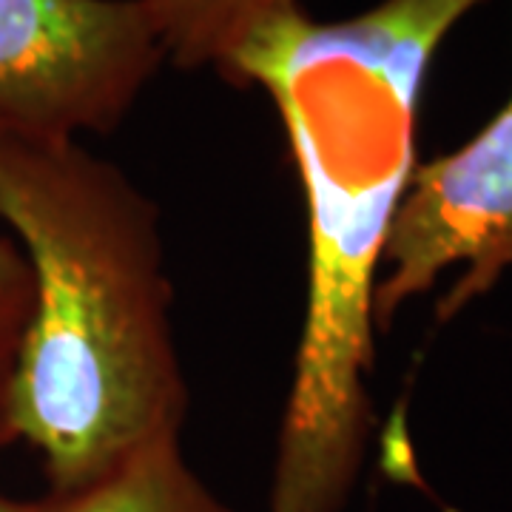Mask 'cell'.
Segmentation results:
<instances>
[{
    "label": "cell",
    "instance_id": "cell-1",
    "mask_svg": "<svg viewBox=\"0 0 512 512\" xmlns=\"http://www.w3.org/2000/svg\"><path fill=\"white\" fill-rule=\"evenodd\" d=\"M490 0H379L342 20L276 15L220 72L262 89L308 211V305L276 447L271 512H339L373 430V291L419 165L424 80L444 40Z\"/></svg>",
    "mask_w": 512,
    "mask_h": 512
},
{
    "label": "cell",
    "instance_id": "cell-2",
    "mask_svg": "<svg viewBox=\"0 0 512 512\" xmlns=\"http://www.w3.org/2000/svg\"><path fill=\"white\" fill-rule=\"evenodd\" d=\"M0 222L35 288L9 373L12 424L43 458L49 493L180 436L188 382L157 202L77 140L0 137Z\"/></svg>",
    "mask_w": 512,
    "mask_h": 512
},
{
    "label": "cell",
    "instance_id": "cell-3",
    "mask_svg": "<svg viewBox=\"0 0 512 512\" xmlns=\"http://www.w3.org/2000/svg\"><path fill=\"white\" fill-rule=\"evenodd\" d=\"M163 63L143 0H0V137L109 134Z\"/></svg>",
    "mask_w": 512,
    "mask_h": 512
},
{
    "label": "cell",
    "instance_id": "cell-4",
    "mask_svg": "<svg viewBox=\"0 0 512 512\" xmlns=\"http://www.w3.org/2000/svg\"><path fill=\"white\" fill-rule=\"evenodd\" d=\"M461 268L436 305L444 325L512 268V97L464 146L419 163L390 225L373 291V325L387 330L439 276Z\"/></svg>",
    "mask_w": 512,
    "mask_h": 512
},
{
    "label": "cell",
    "instance_id": "cell-5",
    "mask_svg": "<svg viewBox=\"0 0 512 512\" xmlns=\"http://www.w3.org/2000/svg\"><path fill=\"white\" fill-rule=\"evenodd\" d=\"M35 512H234L185 464L180 436H160L103 476L49 493Z\"/></svg>",
    "mask_w": 512,
    "mask_h": 512
},
{
    "label": "cell",
    "instance_id": "cell-6",
    "mask_svg": "<svg viewBox=\"0 0 512 512\" xmlns=\"http://www.w3.org/2000/svg\"><path fill=\"white\" fill-rule=\"evenodd\" d=\"M296 6L302 0H143L165 60L183 72L217 74L256 29Z\"/></svg>",
    "mask_w": 512,
    "mask_h": 512
},
{
    "label": "cell",
    "instance_id": "cell-7",
    "mask_svg": "<svg viewBox=\"0 0 512 512\" xmlns=\"http://www.w3.org/2000/svg\"><path fill=\"white\" fill-rule=\"evenodd\" d=\"M32 271L15 239L0 237V362H12L32 316Z\"/></svg>",
    "mask_w": 512,
    "mask_h": 512
},
{
    "label": "cell",
    "instance_id": "cell-8",
    "mask_svg": "<svg viewBox=\"0 0 512 512\" xmlns=\"http://www.w3.org/2000/svg\"><path fill=\"white\" fill-rule=\"evenodd\" d=\"M9 373L12 362H0V447L18 439L15 424H12V396H9Z\"/></svg>",
    "mask_w": 512,
    "mask_h": 512
},
{
    "label": "cell",
    "instance_id": "cell-9",
    "mask_svg": "<svg viewBox=\"0 0 512 512\" xmlns=\"http://www.w3.org/2000/svg\"><path fill=\"white\" fill-rule=\"evenodd\" d=\"M0 512H35V501H18L0 493Z\"/></svg>",
    "mask_w": 512,
    "mask_h": 512
}]
</instances>
